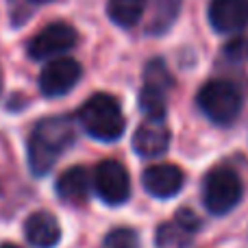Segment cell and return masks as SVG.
<instances>
[{
	"instance_id": "1",
	"label": "cell",
	"mask_w": 248,
	"mask_h": 248,
	"mask_svg": "<svg viewBox=\"0 0 248 248\" xmlns=\"http://www.w3.org/2000/svg\"><path fill=\"white\" fill-rule=\"evenodd\" d=\"M74 140H77V126L65 116L46 118L35 124L29 140V166L33 174H48L57 159L74 144Z\"/></svg>"
},
{
	"instance_id": "3",
	"label": "cell",
	"mask_w": 248,
	"mask_h": 248,
	"mask_svg": "<svg viewBox=\"0 0 248 248\" xmlns=\"http://www.w3.org/2000/svg\"><path fill=\"white\" fill-rule=\"evenodd\" d=\"M196 103L201 111L218 126L233 124L240 118L242 107H244L240 87L231 81H224V78L205 83L196 96Z\"/></svg>"
},
{
	"instance_id": "7",
	"label": "cell",
	"mask_w": 248,
	"mask_h": 248,
	"mask_svg": "<svg viewBox=\"0 0 248 248\" xmlns=\"http://www.w3.org/2000/svg\"><path fill=\"white\" fill-rule=\"evenodd\" d=\"M83 77V68L77 59L55 57L39 72V92L46 98H59L77 87Z\"/></svg>"
},
{
	"instance_id": "11",
	"label": "cell",
	"mask_w": 248,
	"mask_h": 248,
	"mask_svg": "<svg viewBox=\"0 0 248 248\" xmlns=\"http://www.w3.org/2000/svg\"><path fill=\"white\" fill-rule=\"evenodd\" d=\"M133 148L140 157L146 159L166 155L168 148H170V128H168L166 120L146 118L133 135Z\"/></svg>"
},
{
	"instance_id": "2",
	"label": "cell",
	"mask_w": 248,
	"mask_h": 248,
	"mask_svg": "<svg viewBox=\"0 0 248 248\" xmlns=\"http://www.w3.org/2000/svg\"><path fill=\"white\" fill-rule=\"evenodd\" d=\"M77 120L90 137L107 144L120 140L126 128L120 103L109 94H94L87 98L77 111Z\"/></svg>"
},
{
	"instance_id": "9",
	"label": "cell",
	"mask_w": 248,
	"mask_h": 248,
	"mask_svg": "<svg viewBox=\"0 0 248 248\" xmlns=\"http://www.w3.org/2000/svg\"><path fill=\"white\" fill-rule=\"evenodd\" d=\"M144 189L155 198H172L183 189L185 174L174 163H155L141 172Z\"/></svg>"
},
{
	"instance_id": "19",
	"label": "cell",
	"mask_w": 248,
	"mask_h": 248,
	"mask_svg": "<svg viewBox=\"0 0 248 248\" xmlns=\"http://www.w3.org/2000/svg\"><path fill=\"white\" fill-rule=\"evenodd\" d=\"M0 248H20V246H16V244H2Z\"/></svg>"
},
{
	"instance_id": "13",
	"label": "cell",
	"mask_w": 248,
	"mask_h": 248,
	"mask_svg": "<svg viewBox=\"0 0 248 248\" xmlns=\"http://www.w3.org/2000/svg\"><path fill=\"white\" fill-rule=\"evenodd\" d=\"M24 237L33 248H55L61 240V227L48 211H35L24 222Z\"/></svg>"
},
{
	"instance_id": "8",
	"label": "cell",
	"mask_w": 248,
	"mask_h": 248,
	"mask_svg": "<svg viewBox=\"0 0 248 248\" xmlns=\"http://www.w3.org/2000/svg\"><path fill=\"white\" fill-rule=\"evenodd\" d=\"M77 39L78 35L74 26L65 24V22H52V24L44 26L29 42V57L35 61L55 59V57H61L63 52L72 50L77 46Z\"/></svg>"
},
{
	"instance_id": "15",
	"label": "cell",
	"mask_w": 248,
	"mask_h": 248,
	"mask_svg": "<svg viewBox=\"0 0 248 248\" xmlns=\"http://www.w3.org/2000/svg\"><path fill=\"white\" fill-rule=\"evenodd\" d=\"M146 4H148V0H109L107 16L113 24L122 26V29H131L141 20Z\"/></svg>"
},
{
	"instance_id": "12",
	"label": "cell",
	"mask_w": 248,
	"mask_h": 248,
	"mask_svg": "<svg viewBox=\"0 0 248 248\" xmlns=\"http://www.w3.org/2000/svg\"><path fill=\"white\" fill-rule=\"evenodd\" d=\"M201 229V218L194 214L192 209H181L176 211L174 222L161 224L157 229V246H183L192 240V235Z\"/></svg>"
},
{
	"instance_id": "6",
	"label": "cell",
	"mask_w": 248,
	"mask_h": 248,
	"mask_svg": "<svg viewBox=\"0 0 248 248\" xmlns=\"http://www.w3.org/2000/svg\"><path fill=\"white\" fill-rule=\"evenodd\" d=\"M92 187L107 205H124L131 196V179L126 168L111 159L96 166V170L92 172Z\"/></svg>"
},
{
	"instance_id": "17",
	"label": "cell",
	"mask_w": 248,
	"mask_h": 248,
	"mask_svg": "<svg viewBox=\"0 0 248 248\" xmlns=\"http://www.w3.org/2000/svg\"><path fill=\"white\" fill-rule=\"evenodd\" d=\"M103 248H141V244L133 229L120 227V229H113V231L107 233V237H105V242H103Z\"/></svg>"
},
{
	"instance_id": "18",
	"label": "cell",
	"mask_w": 248,
	"mask_h": 248,
	"mask_svg": "<svg viewBox=\"0 0 248 248\" xmlns=\"http://www.w3.org/2000/svg\"><path fill=\"white\" fill-rule=\"evenodd\" d=\"M24 2L35 4V7H37V4H48V2H52V0H24Z\"/></svg>"
},
{
	"instance_id": "5",
	"label": "cell",
	"mask_w": 248,
	"mask_h": 248,
	"mask_svg": "<svg viewBox=\"0 0 248 248\" xmlns=\"http://www.w3.org/2000/svg\"><path fill=\"white\" fill-rule=\"evenodd\" d=\"M244 185L240 176L229 168H216L207 174L202 185V201L214 216H224L233 211L242 201Z\"/></svg>"
},
{
	"instance_id": "16",
	"label": "cell",
	"mask_w": 248,
	"mask_h": 248,
	"mask_svg": "<svg viewBox=\"0 0 248 248\" xmlns=\"http://www.w3.org/2000/svg\"><path fill=\"white\" fill-rule=\"evenodd\" d=\"M181 11V0H153V16L148 22V33L161 35L174 24Z\"/></svg>"
},
{
	"instance_id": "10",
	"label": "cell",
	"mask_w": 248,
	"mask_h": 248,
	"mask_svg": "<svg viewBox=\"0 0 248 248\" xmlns=\"http://www.w3.org/2000/svg\"><path fill=\"white\" fill-rule=\"evenodd\" d=\"M209 24L216 33L235 35L248 26V0H211Z\"/></svg>"
},
{
	"instance_id": "14",
	"label": "cell",
	"mask_w": 248,
	"mask_h": 248,
	"mask_svg": "<svg viewBox=\"0 0 248 248\" xmlns=\"http://www.w3.org/2000/svg\"><path fill=\"white\" fill-rule=\"evenodd\" d=\"M57 196L63 202H70V205H81V202L87 201L92 192V174L87 168L83 166H74L68 168L63 174L57 179Z\"/></svg>"
},
{
	"instance_id": "4",
	"label": "cell",
	"mask_w": 248,
	"mask_h": 248,
	"mask_svg": "<svg viewBox=\"0 0 248 248\" xmlns=\"http://www.w3.org/2000/svg\"><path fill=\"white\" fill-rule=\"evenodd\" d=\"M174 78L168 70L163 59H153L146 63L144 85L140 92V109L146 118L153 120H166L168 113V94H170Z\"/></svg>"
}]
</instances>
